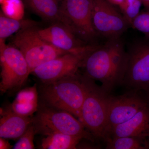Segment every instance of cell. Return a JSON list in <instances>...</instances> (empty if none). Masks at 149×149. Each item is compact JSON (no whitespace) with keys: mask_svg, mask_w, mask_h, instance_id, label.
<instances>
[{"mask_svg":"<svg viewBox=\"0 0 149 149\" xmlns=\"http://www.w3.org/2000/svg\"><path fill=\"white\" fill-rule=\"evenodd\" d=\"M13 45L18 48L26 59L31 72L41 65L68 53L59 49L43 39L36 27L19 31L13 40Z\"/></svg>","mask_w":149,"mask_h":149,"instance_id":"cell-7","label":"cell"},{"mask_svg":"<svg viewBox=\"0 0 149 149\" xmlns=\"http://www.w3.org/2000/svg\"><path fill=\"white\" fill-rule=\"evenodd\" d=\"M3 1L4 0H0V3H1V4Z\"/></svg>","mask_w":149,"mask_h":149,"instance_id":"cell-28","label":"cell"},{"mask_svg":"<svg viewBox=\"0 0 149 149\" xmlns=\"http://www.w3.org/2000/svg\"><path fill=\"white\" fill-rule=\"evenodd\" d=\"M62 22L86 44L99 45L93 26L91 0H60Z\"/></svg>","mask_w":149,"mask_h":149,"instance_id":"cell-6","label":"cell"},{"mask_svg":"<svg viewBox=\"0 0 149 149\" xmlns=\"http://www.w3.org/2000/svg\"><path fill=\"white\" fill-rule=\"evenodd\" d=\"M148 105L143 92L128 91L120 95H110L108 103L107 139L115 127L128 121Z\"/></svg>","mask_w":149,"mask_h":149,"instance_id":"cell-10","label":"cell"},{"mask_svg":"<svg viewBox=\"0 0 149 149\" xmlns=\"http://www.w3.org/2000/svg\"><path fill=\"white\" fill-rule=\"evenodd\" d=\"M39 22L29 19H16L6 16L1 11L0 13V42L5 40L13 34L22 29L36 27Z\"/></svg>","mask_w":149,"mask_h":149,"instance_id":"cell-17","label":"cell"},{"mask_svg":"<svg viewBox=\"0 0 149 149\" xmlns=\"http://www.w3.org/2000/svg\"><path fill=\"white\" fill-rule=\"evenodd\" d=\"M131 27L142 32L145 37L149 38V10L145 9L140 11L132 21Z\"/></svg>","mask_w":149,"mask_h":149,"instance_id":"cell-22","label":"cell"},{"mask_svg":"<svg viewBox=\"0 0 149 149\" xmlns=\"http://www.w3.org/2000/svg\"><path fill=\"white\" fill-rule=\"evenodd\" d=\"M142 4L141 0H124L123 3L118 8L130 27L132 21L140 12Z\"/></svg>","mask_w":149,"mask_h":149,"instance_id":"cell-21","label":"cell"},{"mask_svg":"<svg viewBox=\"0 0 149 149\" xmlns=\"http://www.w3.org/2000/svg\"><path fill=\"white\" fill-rule=\"evenodd\" d=\"M127 51L121 38L107 40L94 46L83 61L86 75L101 83L108 93L121 85L126 70Z\"/></svg>","mask_w":149,"mask_h":149,"instance_id":"cell-1","label":"cell"},{"mask_svg":"<svg viewBox=\"0 0 149 149\" xmlns=\"http://www.w3.org/2000/svg\"><path fill=\"white\" fill-rule=\"evenodd\" d=\"M6 139L0 137V149H10L13 148V146H11L8 141L6 140Z\"/></svg>","mask_w":149,"mask_h":149,"instance_id":"cell-24","label":"cell"},{"mask_svg":"<svg viewBox=\"0 0 149 149\" xmlns=\"http://www.w3.org/2000/svg\"><path fill=\"white\" fill-rule=\"evenodd\" d=\"M24 4L23 0H4L1 3V11L10 18L22 19L24 15Z\"/></svg>","mask_w":149,"mask_h":149,"instance_id":"cell-20","label":"cell"},{"mask_svg":"<svg viewBox=\"0 0 149 149\" xmlns=\"http://www.w3.org/2000/svg\"><path fill=\"white\" fill-rule=\"evenodd\" d=\"M143 93L144 95L146 98L148 104L149 105V90H148L144 92H143Z\"/></svg>","mask_w":149,"mask_h":149,"instance_id":"cell-27","label":"cell"},{"mask_svg":"<svg viewBox=\"0 0 149 149\" xmlns=\"http://www.w3.org/2000/svg\"><path fill=\"white\" fill-rule=\"evenodd\" d=\"M32 123L36 134L47 136L52 133H60L95 141V137L83 123L72 114L40 103L36 115L32 117Z\"/></svg>","mask_w":149,"mask_h":149,"instance_id":"cell-4","label":"cell"},{"mask_svg":"<svg viewBox=\"0 0 149 149\" xmlns=\"http://www.w3.org/2000/svg\"><path fill=\"white\" fill-rule=\"evenodd\" d=\"M79 53H68L47 62L35 68L31 74L42 83L54 82L77 73L84 59L93 49Z\"/></svg>","mask_w":149,"mask_h":149,"instance_id":"cell-11","label":"cell"},{"mask_svg":"<svg viewBox=\"0 0 149 149\" xmlns=\"http://www.w3.org/2000/svg\"><path fill=\"white\" fill-rule=\"evenodd\" d=\"M24 4L43 19L62 22L60 0H23Z\"/></svg>","mask_w":149,"mask_h":149,"instance_id":"cell-16","label":"cell"},{"mask_svg":"<svg viewBox=\"0 0 149 149\" xmlns=\"http://www.w3.org/2000/svg\"><path fill=\"white\" fill-rule=\"evenodd\" d=\"M37 32L40 37L55 47L67 52H82L93 46L83 42L62 22H54L43 29L37 28Z\"/></svg>","mask_w":149,"mask_h":149,"instance_id":"cell-12","label":"cell"},{"mask_svg":"<svg viewBox=\"0 0 149 149\" xmlns=\"http://www.w3.org/2000/svg\"><path fill=\"white\" fill-rule=\"evenodd\" d=\"M142 4L143 5L145 9L149 10V0H141Z\"/></svg>","mask_w":149,"mask_h":149,"instance_id":"cell-26","label":"cell"},{"mask_svg":"<svg viewBox=\"0 0 149 149\" xmlns=\"http://www.w3.org/2000/svg\"><path fill=\"white\" fill-rule=\"evenodd\" d=\"M85 98L80 120L95 139H107L108 103L111 94L85 73L81 74Z\"/></svg>","mask_w":149,"mask_h":149,"instance_id":"cell-3","label":"cell"},{"mask_svg":"<svg viewBox=\"0 0 149 149\" xmlns=\"http://www.w3.org/2000/svg\"><path fill=\"white\" fill-rule=\"evenodd\" d=\"M0 63L1 93L19 90L31 74L28 63L21 52L13 45L0 43Z\"/></svg>","mask_w":149,"mask_h":149,"instance_id":"cell-8","label":"cell"},{"mask_svg":"<svg viewBox=\"0 0 149 149\" xmlns=\"http://www.w3.org/2000/svg\"><path fill=\"white\" fill-rule=\"evenodd\" d=\"M83 139L80 136L64 133H54L47 136L42 140V149H75Z\"/></svg>","mask_w":149,"mask_h":149,"instance_id":"cell-18","label":"cell"},{"mask_svg":"<svg viewBox=\"0 0 149 149\" xmlns=\"http://www.w3.org/2000/svg\"><path fill=\"white\" fill-rule=\"evenodd\" d=\"M128 136L149 139L148 104L128 121L115 127L112 130L109 138Z\"/></svg>","mask_w":149,"mask_h":149,"instance_id":"cell-13","label":"cell"},{"mask_svg":"<svg viewBox=\"0 0 149 149\" xmlns=\"http://www.w3.org/2000/svg\"><path fill=\"white\" fill-rule=\"evenodd\" d=\"M93 26L106 40L121 38L130 27L120 11L106 0H91Z\"/></svg>","mask_w":149,"mask_h":149,"instance_id":"cell-9","label":"cell"},{"mask_svg":"<svg viewBox=\"0 0 149 149\" xmlns=\"http://www.w3.org/2000/svg\"><path fill=\"white\" fill-rule=\"evenodd\" d=\"M39 97L37 85L35 84L19 91L10 107L17 114L31 116L38 110Z\"/></svg>","mask_w":149,"mask_h":149,"instance_id":"cell-15","label":"cell"},{"mask_svg":"<svg viewBox=\"0 0 149 149\" xmlns=\"http://www.w3.org/2000/svg\"><path fill=\"white\" fill-rule=\"evenodd\" d=\"M106 1L115 6L118 7V8L120 6L122 5L124 2V0H106Z\"/></svg>","mask_w":149,"mask_h":149,"instance_id":"cell-25","label":"cell"},{"mask_svg":"<svg viewBox=\"0 0 149 149\" xmlns=\"http://www.w3.org/2000/svg\"><path fill=\"white\" fill-rule=\"evenodd\" d=\"M127 62L122 83L127 91L149 90V38L134 41L127 51Z\"/></svg>","mask_w":149,"mask_h":149,"instance_id":"cell-5","label":"cell"},{"mask_svg":"<svg viewBox=\"0 0 149 149\" xmlns=\"http://www.w3.org/2000/svg\"><path fill=\"white\" fill-rule=\"evenodd\" d=\"M32 122V117L17 114L10 107L6 109L1 108L0 137L6 139H18Z\"/></svg>","mask_w":149,"mask_h":149,"instance_id":"cell-14","label":"cell"},{"mask_svg":"<svg viewBox=\"0 0 149 149\" xmlns=\"http://www.w3.org/2000/svg\"><path fill=\"white\" fill-rule=\"evenodd\" d=\"M36 132L34 125L32 123L24 134L18 139V141L13 146V149H35L33 141Z\"/></svg>","mask_w":149,"mask_h":149,"instance_id":"cell-23","label":"cell"},{"mask_svg":"<svg viewBox=\"0 0 149 149\" xmlns=\"http://www.w3.org/2000/svg\"><path fill=\"white\" fill-rule=\"evenodd\" d=\"M105 142L107 149H149V139L141 137H111Z\"/></svg>","mask_w":149,"mask_h":149,"instance_id":"cell-19","label":"cell"},{"mask_svg":"<svg viewBox=\"0 0 149 149\" xmlns=\"http://www.w3.org/2000/svg\"></svg>","mask_w":149,"mask_h":149,"instance_id":"cell-29","label":"cell"},{"mask_svg":"<svg viewBox=\"0 0 149 149\" xmlns=\"http://www.w3.org/2000/svg\"><path fill=\"white\" fill-rule=\"evenodd\" d=\"M38 93L40 103L68 112L80 120L85 90L78 72L51 83H42Z\"/></svg>","mask_w":149,"mask_h":149,"instance_id":"cell-2","label":"cell"}]
</instances>
